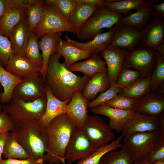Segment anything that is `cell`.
<instances>
[{
  "label": "cell",
  "mask_w": 164,
  "mask_h": 164,
  "mask_svg": "<svg viewBox=\"0 0 164 164\" xmlns=\"http://www.w3.org/2000/svg\"><path fill=\"white\" fill-rule=\"evenodd\" d=\"M46 2L54 6L60 14L70 22L76 11V0H47Z\"/></svg>",
  "instance_id": "38"
},
{
  "label": "cell",
  "mask_w": 164,
  "mask_h": 164,
  "mask_svg": "<svg viewBox=\"0 0 164 164\" xmlns=\"http://www.w3.org/2000/svg\"><path fill=\"white\" fill-rule=\"evenodd\" d=\"M22 79L9 72L0 65V83L3 88V92L0 94L1 102L7 104L12 100L15 88Z\"/></svg>",
  "instance_id": "30"
},
{
  "label": "cell",
  "mask_w": 164,
  "mask_h": 164,
  "mask_svg": "<svg viewBox=\"0 0 164 164\" xmlns=\"http://www.w3.org/2000/svg\"><path fill=\"white\" fill-rule=\"evenodd\" d=\"M15 125L8 114L2 111L0 114V133L12 132Z\"/></svg>",
  "instance_id": "45"
},
{
  "label": "cell",
  "mask_w": 164,
  "mask_h": 164,
  "mask_svg": "<svg viewBox=\"0 0 164 164\" xmlns=\"http://www.w3.org/2000/svg\"><path fill=\"white\" fill-rule=\"evenodd\" d=\"M110 85L107 72L98 73L90 78L83 90L82 94L90 101L95 99L99 93H102L108 89Z\"/></svg>",
  "instance_id": "26"
},
{
  "label": "cell",
  "mask_w": 164,
  "mask_h": 164,
  "mask_svg": "<svg viewBox=\"0 0 164 164\" xmlns=\"http://www.w3.org/2000/svg\"><path fill=\"white\" fill-rule=\"evenodd\" d=\"M106 64L98 54H94L86 60L73 63L68 69L72 72H81L84 76L91 78L98 73L107 72Z\"/></svg>",
  "instance_id": "27"
},
{
  "label": "cell",
  "mask_w": 164,
  "mask_h": 164,
  "mask_svg": "<svg viewBox=\"0 0 164 164\" xmlns=\"http://www.w3.org/2000/svg\"><path fill=\"white\" fill-rule=\"evenodd\" d=\"M44 87V79L37 73L22 79L15 88L12 98L32 102L46 97Z\"/></svg>",
  "instance_id": "12"
},
{
  "label": "cell",
  "mask_w": 164,
  "mask_h": 164,
  "mask_svg": "<svg viewBox=\"0 0 164 164\" xmlns=\"http://www.w3.org/2000/svg\"><path fill=\"white\" fill-rule=\"evenodd\" d=\"M62 32L46 34L40 38L39 41L40 50L42 51L43 64L40 73L44 79L46 73L50 58L52 55L57 52L56 47L61 39Z\"/></svg>",
  "instance_id": "24"
},
{
  "label": "cell",
  "mask_w": 164,
  "mask_h": 164,
  "mask_svg": "<svg viewBox=\"0 0 164 164\" xmlns=\"http://www.w3.org/2000/svg\"><path fill=\"white\" fill-rule=\"evenodd\" d=\"M133 164H138V161H135Z\"/></svg>",
  "instance_id": "54"
},
{
  "label": "cell",
  "mask_w": 164,
  "mask_h": 164,
  "mask_svg": "<svg viewBox=\"0 0 164 164\" xmlns=\"http://www.w3.org/2000/svg\"><path fill=\"white\" fill-rule=\"evenodd\" d=\"M38 39L34 31L30 32L28 43L22 57L41 69L43 61L42 54L40 52Z\"/></svg>",
  "instance_id": "35"
},
{
  "label": "cell",
  "mask_w": 164,
  "mask_h": 164,
  "mask_svg": "<svg viewBox=\"0 0 164 164\" xmlns=\"http://www.w3.org/2000/svg\"><path fill=\"white\" fill-rule=\"evenodd\" d=\"M26 17V9L16 6L9 8L0 19V34L9 39L14 27Z\"/></svg>",
  "instance_id": "22"
},
{
  "label": "cell",
  "mask_w": 164,
  "mask_h": 164,
  "mask_svg": "<svg viewBox=\"0 0 164 164\" xmlns=\"http://www.w3.org/2000/svg\"><path fill=\"white\" fill-rule=\"evenodd\" d=\"M13 54L9 39L0 34V65L5 68Z\"/></svg>",
  "instance_id": "43"
},
{
  "label": "cell",
  "mask_w": 164,
  "mask_h": 164,
  "mask_svg": "<svg viewBox=\"0 0 164 164\" xmlns=\"http://www.w3.org/2000/svg\"><path fill=\"white\" fill-rule=\"evenodd\" d=\"M26 18L20 22L14 28L9 38L13 54L22 56L30 35Z\"/></svg>",
  "instance_id": "23"
},
{
  "label": "cell",
  "mask_w": 164,
  "mask_h": 164,
  "mask_svg": "<svg viewBox=\"0 0 164 164\" xmlns=\"http://www.w3.org/2000/svg\"><path fill=\"white\" fill-rule=\"evenodd\" d=\"M40 164H51L49 163H46V162H44L43 163Z\"/></svg>",
  "instance_id": "55"
},
{
  "label": "cell",
  "mask_w": 164,
  "mask_h": 164,
  "mask_svg": "<svg viewBox=\"0 0 164 164\" xmlns=\"http://www.w3.org/2000/svg\"><path fill=\"white\" fill-rule=\"evenodd\" d=\"M123 16L105 6L99 7L81 28L77 37L82 40L94 37L101 33L103 29L112 27Z\"/></svg>",
  "instance_id": "7"
},
{
  "label": "cell",
  "mask_w": 164,
  "mask_h": 164,
  "mask_svg": "<svg viewBox=\"0 0 164 164\" xmlns=\"http://www.w3.org/2000/svg\"><path fill=\"white\" fill-rule=\"evenodd\" d=\"M99 147L88 138L81 129L76 128L66 149V161L69 164H71L89 155Z\"/></svg>",
  "instance_id": "10"
},
{
  "label": "cell",
  "mask_w": 164,
  "mask_h": 164,
  "mask_svg": "<svg viewBox=\"0 0 164 164\" xmlns=\"http://www.w3.org/2000/svg\"><path fill=\"white\" fill-rule=\"evenodd\" d=\"M123 137L121 134L108 144L98 148L89 155L78 160L76 164H100L101 159L105 154L122 147Z\"/></svg>",
  "instance_id": "32"
},
{
  "label": "cell",
  "mask_w": 164,
  "mask_h": 164,
  "mask_svg": "<svg viewBox=\"0 0 164 164\" xmlns=\"http://www.w3.org/2000/svg\"><path fill=\"white\" fill-rule=\"evenodd\" d=\"M45 1L37 0L26 8L27 21L30 32L34 31L35 27L40 22Z\"/></svg>",
  "instance_id": "37"
},
{
  "label": "cell",
  "mask_w": 164,
  "mask_h": 164,
  "mask_svg": "<svg viewBox=\"0 0 164 164\" xmlns=\"http://www.w3.org/2000/svg\"><path fill=\"white\" fill-rule=\"evenodd\" d=\"M114 26V34L108 46L127 51L139 46L142 31L118 22Z\"/></svg>",
  "instance_id": "13"
},
{
  "label": "cell",
  "mask_w": 164,
  "mask_h": 164,
  "mask_svg": "<svg viewBox=\"0 0 164 164\" xmlns=\"http://www.w3.org/2000/svg\"><path fill=\"white\" fill-rule=\"evenodd\" d=\"M155 52L150 48H135L128 51L122 67L135 69L141 77L151 76L156 62Z\"/></svg>",
  "instance_id": "8"
},
{
  "label": "cell",
  "mask_w": 164,
  "mask_h": 164,
  "mask_svg": "<svg viewBox=\"0 0 164 164\" xmlns=\"http://www.w3.org/2000/svg\"><path fill=\"white\" fill-rule=\"evenodd\" d=\"M70 101L65 113L77 128L81 129L88 115L87 108L90 101L83 96L80 91L73 93Z\"/></svg>",
  "instance_id": "16"
},
{
  "label": "cell",
  "mask_w": 164,
  "mask_h": 164,
  "mask_svg": "<svg viewBox=\"0 0 164 164\" xmlns=\"http://www.w3.org/2000/svg\"><path fill=\"white\" fill-rule=\"evenodd\" d=\"M138 164H164V161H162L155 163H149L141 160L138 161Z\"/></svg>",
  "instance_id": "52"
},
{
  "label": "cell",
  "mask_w": 164,
  "mask_h": 164,
  "mask_svg": "<svg viewBox=\"0 0 164 164\" xmlns=\"http://www.w3.org/2000/svg\"><path fill=\"white\" fill-rule=\"evenodd\" d=\"M9 132L0 133V161L2 159V155L5 141Z\"/></svg>",
  "instance_id": "50"
},
{
  "label": "cell",
  "mask_w": 164,
  "mask_h": 164,
  "mask_svg": "<svg viewBox=\"0 0 164 164\" xmlns=\"http://www.w3.org/2000/svg\"><path fill=\"white\" fill-rule=\"evenodd\" d=\"M164 134L159 132L138 133L124 137V146L135 161L145 159L155 149Z\"/></svg>",
  "instance_id": "5"
},
{
  "label": "cell",
  "mask_w": 164,
  "mask_h": 164,
  "mask_svg": "<svg viewBox=\"0 0 164 164\" xmlns=\"http://www.w3.org/2000/svg\"><path fill=\"white\" fill-rule=\"evenodd\" d=\"M12 132L17 140L32 158L44 160L48 149V138L44 128L38 121L15 126Z\"/></svg>",
  "instance_id": "3"
},
{
  "label": "cell",
  "mask_w": 164,
  "mask_h": 164,
  "mask_svg": "<svg viewBox=\"0 0 164 164\" xmlns=\"http://www.w3.org/2000/svg\"><path fill=\"white\" fill-rule=\"evenodd\" d=\"M5 68L12 74L22 79L40 72L41 70L26 59L13 54Z\"/></svg>",
  "instance_id": "20"
},
{
  "label": "cell",
  "mask_w": 164,
  "mask_h": 164,
  "mask_svg": "<svg viewBox=\"0 0 164 164\" xmlns=\"http://www.w3.org/2000/svg\"><path fill=\"white\" fill-rule=\"evenodd\" d=\"M57 52L64 59V63L69 67L78 61L90 58L94 55L88 52L79 49L70 43L67 40L61 39L57 47Z\"/></svg>",
  "instance_id": "25"
},
{
  "label": "cell",
  "mask_w": 164,
  "mask_h": 164,
  "mask_svg": "<svg viewBox=\"0 0 164 164\" xmlns=\"http://www.w3.org/2000/svg\"><path fill=\"white\" fill-rule=\"evenodd\" d=\"M155 3L153 0H107L105 7L110 11L125 15L132 10L137 11Z\"/></svg>",
  "instance_id": "28"
},
{
  "label": "cell",
  "mask_w": 164,
  "mask_h": 164,
  "mask_svg": "<svg viewBox=\"0 0 164 164\" xmlns=\"http://www.w3.org/2000/svg\"><path fill=\"white\" fill-rule=\"evenodd\" d=\"M61 57L57 52L50 56L44 79L45 86L59 100L70 101L75 91L83 90L90 78L70 71L64 63L60 62Z\"/></svg>",
  "instance_id": "1"
},
{
  "label": "cell",
  "mask_w": 164,
  "mask_h": 164,
  "mask_svg": "<svg viewBox=\"0 0 164 164\" xmlns=\"http://www.w3.org/2000/svg\"><path fill=\"white\" fill-rule=\"evenodd\" d=\"M80 2L96 5L99 7L105 6L107 0H77Z\"/></svg>",
  "instance_id": "49"
},
{
  "label": "cell",
  "mask_w": 164,
  "mask_h": 164,
  "mask_svg": "<svg viewBox=\"0 0 164 164\" xmlns=\"http://www.w3.org/2000/svg\"><path fill=\"white\" fill-rule=\"evenodd\" d=\"M151 6L123 16L118 23L142 31L151 19L152 10Z\"/></svg>",
  "instance_id": "29"
},
{
  "label": "cell",
  "mask_w": 164,
  "mask_h": 164,
  "mask_svg": "<svg viewBox=\"0 0 164 164\" xmlns=\"http://www.w3.org/2000/svg\"><path fill=\"white\" fill-rule=\"evenodd\" d=\"M135 101L130 98L119 94L103 105L119 110L129 111L132 109Z\"/></svg>",
  "instance_id": "42"
},
{
  "label": "cell",
  "mask_w": 164,
  "mask_h": 164,
  "mask_svg": "<svg viewBox=\"0 0 164 164\" xmlns=\"http://www.w3.org/2000/svg\"><path fill=\"white\" fill-rule=\"evenodd\" d=\"M2 87V86L0 83V90ZM1 102L0 99V114L3 111L2 109V106L1 105Z\"/></svg>",
  "instance_id": "53"
},
{
  "label": "cell",
  "mask_w": 164,
  "mask_h": 164,
  "mask_svg": "<svg viewBox=\"0 0 164 164\" xmlns=\"http://www.w3.org/2000/svg\"><path fill=\"white\" fill-rule=\"evenodd\" d=\"M142 160L149 163H155L164 161V136H162L155 149Z\"/></svg>",
  "instance_id": "44"
},
{
  "label": "cell",
  "mask_w": 164,
  "mask_h": 164,
  "mask_svg": "<svg viewBox=\"0 0 164 164\" xmlns=\"http://www.w3.org/2000/svg\"><path fill=\"white\" fill-rule=\"evenodd\" d=\"M164 131V117H150L134 112L125 123L121 132L124 137L132 134Z\"/></svg>",
  "instance_id": "11"
},
{
  "label": "cell",
  "mask_w": 164,
  "mask_h": 164,
  "mask_svg": "<svg viewBox=\"0 0 164 164\" xmlns=\"http://www.w3.org/2000/svg\"><path fill=\"white\" fill-rule=\"evenodd\" d=\"M132 110L135 112L150 117H164V96L154 91L150 92L136 100Z\"/></svg>",
  "instance_id": "14"
},
{
  "label": "cell",
  "mask_w": 164,
  "mask_h": 164,
  "mask_svg": "<svg viewBox=\"0 0 164 164\" xmlns=\"http://www.w3.org/2000/svg\"><path fill=\"white\" fill-rule=\"evenodd\" d=\"M91 111L94 114L102 115L109 118L108 125L110 128L118 132H121L126 121L135 112L132 109L122 110L105 105L92 108Z\"/></svg>",
  "instance_id": "18"
},
{
  "label": "cell",
  "mask_w": 164,
  "mask_h": 164,
  "mask_svg": "<svg viewBox=\"0 0 164 164\" xmlns=\"http://www.w3.org/2000/svg\"><path fill=\"white\" fill-rule=\"evenodd\" d=\"M151 76L140 77L132 84L122 90L120 93L135 100H137L151 92Z\"/></svg>",
  "instance_id": "34"
},
{
  "label": "cell",
  "mask_w": 164,
  "mask_h": 164,
  "mask_svg": "<svg viewBox=\"0 0 164 164\" xmlns=\"http://www.w3.org/2000/svg\"><path fill=\"white\" fill-rule=\"evenodd\" d=\"M128 51L108 46L101 53L107 67V73L110 84L116 83Z\"/></svg>",
  "instance_id": "17"
},
{
  "label": "cell",
  "mask_w": 164,
  "mask_h": 164,
  "mask_svg": "<svg viewBox=\"0 0 164 164\" xmlns=\"http://www.w3.org/2000/svg\"><path fill=\"white\" fill-rule=\"evenodd\" d=\"M44 91L46 98V105L44 114L38 122L44 128L54 118L65 113L69 101H62L56 98L50 90L45 86Z\"/></svg>",
  "instance_id": "21"
},
{
  "label": "cell",
  "mask_w": 164,
  "mask_h": 164,
  "mask_svg": "<svg viewBox=\"0 0 164 164\" xmlns=\"http://www.w3.org/2000/svg\"><path fill=\"white\" fill-rule=\"evenodd\" d=\"M135 161L125 148L122 146L119 151H112L101 159L100 164H133Z\"/></svg>",
  "instance_id": "36"
},
{
  "label": "cell",
  "mask_w": 164,
  "mask_h": 164,
  "mask_svg": "<svg viewBox=\"0 0 164 164\" xmlns=\"http://www.w3.org/2000/svg\"><path fill=\"white\" fill-rule=\"evenodd\" d=\"M2 155L6 159H26L31 158L17 140L12 132H9L7 136Z\"/></svg>",
  "instance_id": "33"
},
{
  "label": "cell",
  "mask_w": 164,
  "mask_h": 164,
  "mask_svg": "<svg viewBox=\"0 0 164 164\" xmlns=\"http://www.w3.org/2000/svg\"><path fill=\"white\" fill-rule=\"evenodd\" d=\"M81 129L90 140L99 147L108 144L115 138L108 125L98 116L88 115Z\"/></svg>",
  "instance_id": "9"
},
{
  "label": "cell",
  "mask_w": 164,
  "mask_h": 164,
  "mask_svg": "<svg viewBox=\"0 0 164 164\" xmlns=\"http://www.w3.org/2000/svg\"><path fill=\"white\" fill-rule=\"evenodd\" d=\"M122 90L117 86L116 83H112L108 89L101 93L91 101H90L88 108H93L103 105L111 100L122 91Z\"/></svg>",
  "instance_id": "41"
},
{
  "label": "cell",
  "mask_w": 164,
  "mask_h": 164,
  "mask_svg": "<svg viewBox=\"0 0 164 164\" xmlns=\"http://www.w3.org/2000/svg\"><path fill=\"white\" fill-rule=\"evenodd\" d=\"M19 5V0H0V19L9 8Z\"/></svg>",
  "instance_id": "47"
},
{
  "label": "cell",
  "mask_w": 164,
  "mask_h": 164,
  "mask_svg": "<svg viewBox=\"0 0 164 164\" xmlns=\"http://www.w3.org/2000/svg\"><path fill=\"white\" fill-rule=\"evenodd\" d=\"M45 1L41 20L34 32L38 38L46 34L67 32L77 35L76 29L60 14L55 7Z\"/></svg>",
  "instance_id": "6"
},
{
  "label": "cell",
  "mask_w": 164,
  "mask_h": 164,
  "mask_svg": "<svg viewBox=\"0 0 164 164\" xmlns=\"http://www.w3.org/2000/svg\"><path fill=\"white\" fill-rule=\"evenodd\" d=\"M46 97L39 98L32 102L13 98L6 104L2 106L15 126L39 121L45 112Z\"/></svg>",
  "instance_id": "4"
},
{
  "label": "cell",
  "mask_w": 164,
  "mask_h": 164,
  "mask_svg": "<svg viewBox=\"0 0 164 164\" xmlns=\"http://www.w3.org/2000/svg\"><path fill=\"white\" fill-rule=\"evenodd\" d=\"M164 18L154 16L142 31L139 48H150L156 51L164 42Z\"/></svg>",
  "instance_id": "15"
},
{
  "label": "cell",
  "mask_w": 164,
  "mask_h": 164,
  "mask_svg": "<svg viewBox=\"0 0 164 164\" xmlns=\"http://www.w3.org/2000/svg\"><path fill=\"white\" fill-rule=\"evenodd\" d=\"M161 56H164V42L157 48L156 51Z\"/></svg>",
  "instance_id": "51"
},
{
  "label": "cell",
  "mask_w": 164,
  "mask_h": 164,
  "mask_svg": "<svg viewBox=\"0 0 164 164\" xmlns=\"http://www.w3.org/2000/svg\"><path fill=\"white\" fill-rule=\"evenodd\" d=\"M152 12L151 16L164 17V2L153 4L151 6Z\"/></svg>",
  "instance_id": "48"
},
{
  "label": "cell",
  "mask_w": 164,
  "mask_h": 164,
  "mask_svg": "<svg viewBox=\"0 0 164 164\" xmlns=\"http://www.w3.org/2000/svg\"><path fill=\"white\" fill-rule=\"evenodd\" d=\"M156 66L151 75V92H154L162 84L164 81V60L156 51Z\"/></svg>",
  "instance_id": "40"
},
{
  "label": "cell",
  "mask_w": 164,
  "mask_h": 164,
  "mask_svg": "<svg viewBox=\"0 0 164 164\" xmlns=\"http://www.w3.org/2000/svg\"><path fill=\"white\" fill-rule=\"evenodd\" d=\"M45 162L43 159L35 160L32 158L26 159H2L0 164H40Z\"/></svg>",
  "instance_id": "46"
},
{
  "label": "cell",
  "mask_w": 164,
  "mask_h": 164,
  "mask_svg": "<svg viewBox=\"0 0 164 164\" xmlns=\"http://www.w3.org/2000/svg\"><path fill=\"white\" fill-rule=\"evenodd\" d=\"M140 77L138 71L122 67L118 76L116 84L123 90L131 85Z\"/></svg>",
  "instance_id": "39"
},
{
  "label": "cell",
  "mask_w": 164,
  "mask_h": 164,
  "mask_svg": "<svg viewBox=\"0 0 164 164\" xmlns=\"http://www.w3.org/2000/svg\"><path fill=\"white\" fill-rule=\"evenodd\" d=\"M76 0L77 2V8L70 23L76 30L78 36L81 28L99 7Z\"/></svg>",
  "instance_id": "31"
},
{
  "label": "cell",
  "mask_w": 164,
  "mask_h": 164,
  "mask_svg": "<svg viewBox=\"0 0 164 164\" xmlns=\"http://www.w3.org/2000/svg\"><path fill=\"white\" fill-rule=\"evenodd\" d=\"M114 26L108 31L97 35L93 40L86 43L72 39L67 35L64 36V38L70 43L79 49L93 55L98 54L103 51L110 43L114 32Z\"/></svg>",
  "instance_id": "19"
},
{
  "label": "cell",
  "mask_w": 164,
  "mask_h": 164,
  "mask_svg": "<svg viewBox=\"0 0 164 164\" xmlns=\"http://www.w3.org/2000/svg\"><path fill=\"white\" fill-rule=\"evenodd\" d=\"M44 128L48 140L45 162L66 164V149L76 127L64 113L53 118Z\"/></svg>",
  "instance_id": "2"
}]
</instances>
